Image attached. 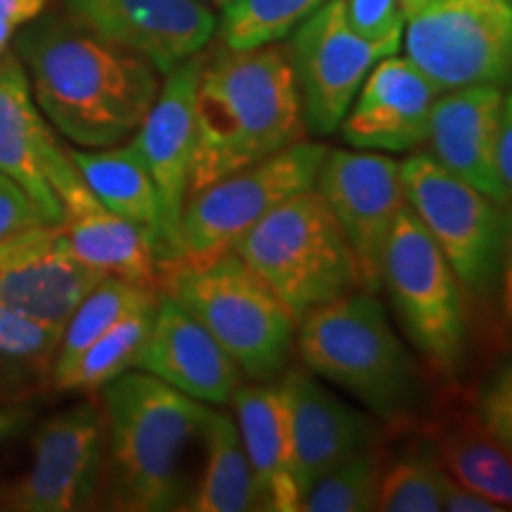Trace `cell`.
Masks as SVG:
<instances>
[{"instance_id": "5b68a950", "label": "cell", "mask_w": 512, "mask_h": 512, "mask_svg": "<svg viewBox=\"0 0 512 512\" xmlns=\"http://www.w3.org/2000/svg\"><path fill=\"white\" fill-rule=\"evenodd\" d=\"M159 287L200 320L252 382L278 380L290 366L299 323L235 252L200 264L178 261L159 275Z\"/></svg>"}, {"instance_id": "ffe728a7", "label": "cell", "mask_w": 512, "mask_h": 512, "mask_svg": "<svg viewBox=\"0 0 512 512\" xmlns=\"http://www.w3.org/2000/svg\"><path fill=\"white\" fill-rule=\"evenodd\" d=\"M278 380L290 408L294 472L304 498L318 477L373 446L377 425L373 415L339 399L309 368L287 366Z\"/></svg>"}, {"instance_id": "7bdbcfd3", "label": "cell", "mask_w": 512, "mask_h": 512, "mask_svg": "<svg viewBox=\"0 0 512 512\" xmlns=\"http://www.w3.org/2000/svg\"><path fill=\"white\" fill-rule=\"evenodd\" d=\"M0 510H3V505H0Z\"/></svg>"}, {"instance_id": "d6a6232c", "label": "cell", "mask_w": 512, "mask_h": 512, "mask_svg": "<svg viewBox=\"0 0 512 512\" xmlns=\"http://www.w3.org/2000/svg\"><path fill=\"white\" fill-rule=\"evenodd\" d=\"M349 24L368 41H401L403 27L425 0H342Z\"/></svg>"}, {"instance_id": "6da1fadb", "label": "cell", "mask_w": 512, "mask_h": 512, "mask_svg": "<svg viewBox=\"0 0 512 512\" xmlns=\"http://www.w3.org/2000/svg\"><path fill=\"white\" fill-rule=\"evenodd\" d=\"M12 41L38 110L74 147L131 140L162 88L155 64L72 15L31 19Z\"/></svg>"}, {"instance_id": "b9f144b4", "label": "cell", "mask_w": 512, "mask_h": 512, "mask_svg": "<svg viewBox=\"0 0 512 512\" xmlns=\"http://www.w3.org/2000/svg\"><path fill=\"white\" fill-rule=\"evenodd\" d=\"M211 3H216V5H219V8H226V5L233 3V0H211Z\"/></svg>"}, {"instance_id": "74e56055", "label": "cell", "mask_w": 512, "mask_h": 512, "mask_svg": "<svg viewBox=\"0 0 512 512\" xmlns=\"http://www.w3.org/2000/svg\"><path fill=\"white\" fill-rule=\"evenodd\" d=\"M496 166L505 190H508L512 197V91L508 95H503L501 128H498L496 145Z\"/></svg>"}, {"instance_id": "44dd1931", "label": "cell", "mask_w": 512, "mask_h": 512, "mask_svg": "<svg viewBox=\"0 0 512 512\" xmlns=\"http://www.w3.org/2000/svg\"><path fill=\"white\" fill-rule=\"evenodd\" d=\"M503 91L470 86L439 93L430 119V155L444 169L475 185L498 204H510V192L498 176L496 145L501 128Z\"/></svg>"}, {"instance_id": "4fadbf2b", "label": "cell", "mask_w": 512, "mask_h": 512, "mask_svg": "<svg viewBox=\"0 0 512 512\" xmlns=\"http://www.w3.org/2000/svg\"><path fill=\"white\" fill-rule=\"evenodd\" d=\"M204 55L176 64L164 74L162 88L133 136L157 195L159 226L152 245L162 275L181 261V216L190 195L195 155V93Z\"/></svg>"}, {"instance_id": "277c9868", "label": "cell", "mask_w": 512, "mask_h": 512, "mask_svg": "<svg viewBox=\"0 0 512 512\" xmlns=\"http://www.w3.org/2000/svg\"><path fill=\"white\" fill-rule=\"evenodd\" d=\"M294 342L304 368L354 396L373 418L387 425L415 418L425 382L375 292L356 290L311 311Z\"/></svg>"}, {"instance_id": "d6986e66", "label": "cell", "mask_w": 512, "mask_h": 512, "mask_svg": "<svg viewBox=\"0 0 512 512\" xmlns=\"http://www.w3.org/2000/svg\"><path fill=\"white\" fill-rule=\"evenodd\" d=\"M133 368L209 406H226L245 382L238 363L200 320L162 292L152 330Z\"/></svg>"}, {"instance_id": "484cf974", "label": "cell", "mask_w": 512, "mask_h": 512, "mask_svg": "<svg viewBox=\"0 0 512 512\" xmlns=\"http://www.w3.org/2000/svg\"><path fill=\"white\" fill-rule=\"evenodd\" d=\"M432 456L456 482L503 510H512V451L486 430L482 420L456 418L439 425Z\"/></svg>"}, {"instance_id": "4316f807", "label": "cell", "mask_w": 512, "mask_h": 512, "mask_svg": "<svg viewBox=\"0 0 512 512\" xmlns=\"http://www.w3.org/2000/svg\"><path fill=\"white\" fill-rule=\"evenodd\" d=\"M157 302L140 306L95 339L67 366L50 373V384L60 392H100L107 382L136 366V358L152 330Z\"/></svg>"}, {"instance_id": "8d00e7d4", "label": "cell", "mask_w": 512, "mask_h": 512, "mask_svg": "<svg viewBox=\"0 0 512 512\" xmlns=\"http://www.w3.org/2000/svg\"><path fill=\"white\" fill-rule=\"evenodd\" d=\"M444 510L448 512H503V508L477 491L467 489L451 475L444 477Z\"/></svg>"}, {"instance_id": "4dcf8cb0", "label": "cell", "mask_w": 512, "mask_h": 512, "mask_svg": "<svg viewBox=\"0 0 512 512\" xmlns=\"http://www.w3.org/2000/svg\"><path fill=\"white\" fill-rule=\"evenodd\" d=\"M382 458L373 446L363 448L318 477L302 498L304 512H368L375 510Z\"/></svg>"}, {"instance_id": "8992f818", "label": "cell", "mask_w": 512, "mask_h": 512, "mask_svg": "<svg viewBox=\"0 0 512 512\" xmlns=\"http://www.w3.org/2000/svg\"><path fill=\"white\" fill-rule=\"evenodd\" d=\"M294 320L361 290L342 228L316 188L287 197L233 249Z\"/></svg>"}, {"instance_id": "83f0119b", "label": "cell", "mask_w": 512, "mask_h": 512, "mask_svg": "<svg viewBox=\"0 0 512 512\" xmlns=\"http://www.w3.org/2000/svg\"><path fill=\"white\" fill-rule=\"evenodd\" d=\"M60 335L0 306V403L38 396L50 384Z\"/></svg>"}, {"instance_id": "7c38bea8", "label": "cell", "mask_w": 512, "mask_h": 512, "mask_svg": "<svg viewBox=\"0 0 512 512\" xmlns=\"http://www.w3.org/2000/svg\"><path fill=\"white\" fill-rule=\"evenodd\" d=\"M287 48L306 131L330 136L342 124L370 69L382 57L394 55L401 41H368L349 24L342 0H325L294 29Z\"/></svg>"}, {"instance_id": "cb8c5ba5", "label": "cell", "mask_w": 512, "mask_h": 512, "mask_svg": "<svg viewBox=\"0 0 512 512\" xmlns=\"http://www.w3.org/2000/svg\"><path fill=\"white\" fill-rule=\"evenodd\" d=\"M67 155L93 195L121 219L143 230L152 249L159 226L157 195L133 138L126 145L95 150L67 145Z\"/></svg>"}, {"instance_id": "60d3db41", "label": "cell", "mask_w": 512, "mask_h": 512, "mask_svg": "<svg viewBox=\"0 0 512 512\" xmlns=\"http://www.w3.org/2000/svg\"><path fill=\"white\" fill-rule=\"evenodd\" d=\"M17 29L19 27H15V24L8 22V19H0V55L8 53V50H10L12 38H15Z\"/></svg>"}, {"instance_id": "f546056e", "label": "cell", "mask_w": 512, "mask_h": 512, "mask_svg": "<svg viewBox=\"0 0 512 512\" xmlns=\"http://www.w3.org/2000/svg\"><path fill=\"white\" fill-rule=\"evenodd\" d=\"M325 0H233L221 15L219 34L230 50H252L283 41Z\"/></svg>"}, {"instance_id": "7402d4cb", "label": "cell", "mask_w": 512, "mask_h": 512, "mask_svg": "<svg viewBox=\"0 0 512 512\" xmlns=\"http://www.w3.org/2000/svg\"><path fill=\"white\" fill-rule=\"evenodd\" d=\"M55 133L10 48L0 55V174L27 192L43 223H62V204L48 181L50 157L62 145Z\"/></svg>"}, {"instance_id": "7a4b0ae2", "label": "cell", "mask_w": 512, "mask_h": 512, "mask_svg": "<svg viewBox=\"0 0 512 512\" xmlns=\"http://www.w3.org/2000/svg\"><path fill=\"white\" fill-rule=\"evenodd\" d=\"M105 413L102 491L114 510H185L202 472L204 432L214 408L143 370L100 389Z\"/></svg>"}, {"instance_id": "3957f363", "label": "cell", "mask_w": 512, "mask_h": 512, "mask_svg": "<svg viewBox=\"0 0 512 512\" xmlns=\"http://www.w3.org/2000/svg\"><path fill=\"white\" fill-rule=\"evenodd\" d=\"M306 138L290 48L223 46L204 55L195 93L190 192Z\"/></svg>"}, {"instance_id": "d590c367", "label": "cell", "mask_w": 512, "mask_h": 512, "mask_svg": "<svg viewBox=\"0 0 512 512\" xmlns=\"http://www.w3.org/2000/svg\"><path fill=\"white\" fill-rule=\"evenodd\" d=\"M38 396L0 403V453L36 422Z\"/></svg>"}, {"instance_id": "f1b7e54d", "label": "cell", "mask_w": 512, "mask_h": 512, "mask_svg": "<svg viewBox=\"0 0 512 512\" xmlns=\"http://www.w3.org/2000/svg\"><path fill=\"white\" fill-rule=\"evenodd\" d=\"M159 297L157 290L128 283V280L107 275L102 278L86 299L76 306L72 318L64 325L60 344H57L53 370L72 363L83 349L91 347L95 339L112 330L119 320L133 313L140 306L155 302Z\"/></svg>"}, {"instance_id": "9a60e30c", "label": "cell", "mask_w": 512, "mask_h": 512, "mask_svg": "<svg viewBox=\"0 0 512 512\" xmlns=\"http://www.w3.org/2000/svg\"><path fill=\"white\" fill-rule=\"evenodd\" d=\"M102 278L72 252L62 223H31L0 242V306L60 337Z\"/></svg>"}, {"instance_id": "2e32d148", "label": "cell", "mask_w": 512, "mask_h": 512, "mask_svg": "<svg viewBox=\"0 0 512 512\" xmlns=\"http://www.w3.org/2000/svg\"><path fill=\"white\" fill-rule=\"evenodd\" d=\"M67 12L166 74L207 48L216 17L207 0H64Z\"/></svg>"}, {"instance_id": "52a82bcc", "label": "cell", "mask_w": 512, "mask_h": 512, "mask_svg": "<svg viewBox=\"0 0 512 512\" xmlns=\"http://www.w3.org/2000/svg\"><path fill=\"white\" fill-rule=\"evenodd\" d=\"M382 290L425 361L444 375L456 373L467 349L463 287L408 204L384 247Z\"/></svg>"}, {"instance_id": "1f68e13d", "label": "cell", "mask_w": 512, "mask_h": 512, "mask_svg": "<svg viewBox=\"0 0 512 512\" xmlns=\"http://www.w3.org/2000/svg\"><path fill=\"white\" fill-rule=\"evenodd\" d=\"M444 467L434 456H408L384 467L375 510L439 512L444 510Z\"/></svg>"}, {"instance_id": "836d02e7", "label": "cell", "mask_w": 512, "mask_h": 512, "mask_svg": "<svg viewBox=\"0 0 512 512\" xmlns=\"http://www.w3.org/2000/svg\"><path fill=\"white\" fill-rule=\"evenodd\" d=\"M477 418L512 451V363L503 366L486 382L477 403Z\"/></svg>"}, {"instance_id": "d4e9b609", "label": "cell", "mask_w": 512, "mask_h": 512, "mask_svg": "<svg viewBox=\"0 0 512 512\" xmlns=\"http://www.w3.org/2000/svg\"><path fill=\"white\" fill-rule=\"evenodd\" d=\"M185 510L247 512L261 510L256 479L233 415L211 411L204 432L202 472Z\"/></svg>"}, {"instance_id": "30bf717a", "label": "cell", "mask_w": 512, "mask_h": 512, "mask_svg": "<svg viewBox=\"0 0 512 512\" xmlns=\"http://www.w3.org/2000/svg\"><path fill=\"white\" fill-rule=\"evenodd\" d=\"M401 181L408 207L437 242L460 285L477 294L494 290L501 280L505 204L491 200L425 152H415L401 164Z\"/></svg>"}, {"instance_id": "603a6c76", "label": "cell", "mask_w": 512, "mask_h": 512, "mask_svg": "<svg viewBox=\"0 0 512 512\" xmlns=\"http://www.w3.org/2000/svg\"><path fill=\"white\" fill-rule=\"evenodd\" d=\"M230 406L252 465L261 510H302V489L294 472L290 408L283 384L280 380L242 382L230 396Z\"/></svg>"}, {"instance_id": "5bb4252c", "label": "cell", "mask_w": 512, "mask_h": 512, "mask_svg": "<svg viewBox=\"0 0 512 512\" xmlns=\"http://www.w3.org/2000/svg\"><path fill=\"white\" fill-rule=\"evenodd\" d=\"M347 238L358 266V285L382 290V256L396 216L406 207L401 164L375 150H330L316 185Z\"/></svg>"}, {"instance_id": "ac0fdd59", "label": "cell", "mask_w": 512, "mask_h": 512, "mask_svg": "<svg viewBox=\"0 0 512 512\" xmlns=\"http://www.w3.org/2000/svg\"><path fill=\"white\" fill-rule=\"evenodd\" d=\"M437 98L439 88L408 57H382L339 124L342 138L358 150H418L430 136Z\"/></svg>"}, {"instance_id": "e0dca14e", "label": "cell", "mask_w": 512, "mask_h": 512, "mask_svg": "<svg viewBox=\"0 0 512 512\" xmlns=\"http://www.w3.org/2000/svg\"><path fill=\"white\" fill-rule=\"evenodd\" d=\"M48 181L62 204V230L72 252L100 273L159 292V271L143 230L121 219L93 195L67 145L50 157Z\"/></svg>"}, {"instance_id": "9c48e42d", "label": "cell", "mask_w": 512, "mask_h": 512, "mask_svg": "<svg viewBox=\"0 0 512 512\" xmlns=\"http://www.w3.org/2000/svg\"><path fill=\"white\" fill-rule=\"evenodd\" d=\"M403 48L439 93L512 81V0H425Z\"/></svg>"}, {"instance_id": "ba28073f", "label": "cell", "mask_w": 512, "mask_h": 512, "mask_svg": "<svg viewBox=\"0 0 512 512\" xmlns=\"http://www.w3.org/2000/svg\"><path fill=\"white\" fill-rule=\"evenodd\" d=\"M325 152L328 147L304 138L278 155L192 190L181 216V261L200 264L233 252L268 211L316 185Z\"/></svg>"}, {"instance_id": "ab89813d", "label": "cell", "mask_w": 512, "mask_h": 512, "mask_svg": "<svg viewBox=\"0 0 512 512\" xmlns=\"http://www.w3.org/2000/svg\"><path fill=\"white\" fill-rule=\"evenodd\" d=\"M508 223H505V242H503V264H501V294L503 309L512 320V204L508 207Z\"/></svg>"}, {"instance_id": "8fae6325", "label": "cell", "mask_w": 512, "mask_h": 512, "mask_svg": "<svg viewBox=\"0 0 512 512\" xmlns=\"http://www.w3.org/2000/svg\"><path fill=\"white\" fill-rule=\"evenodd\" d=\"M105 477V413L81 401L31 434L29 470L0 489L3 510L76 512L93 508Z\"/></svg>"}, {"instance_id": "f35d334b", "label": "cell", "mask_w": 512, "mask_h": 512, "mask_svg": "<svg viewBox=\"0 0 512 512\" xmlns=\"http://www.w3.org/2000/svg\"><path fill=\"white\" fill-rule=\"evenodd\" d=\"M48 0H0V19H8L15 27L31 22L46 12Z\"/></svg>"}, {"instance_id": "e575fe53", "label": "cell", "mask_w": 512, "mask_h": 512, "mask_svg": "<svg viewBox=\"0 0 512 512\" xmlns=\"http://www.w3.org/2000/svg\"><path fill=\"white\" fill-rule=\"evenodd\" d=\"M41 221L29 195L19 185L0 174V242L8 240L12 233Z\"/></svg>"}]
</instances>
